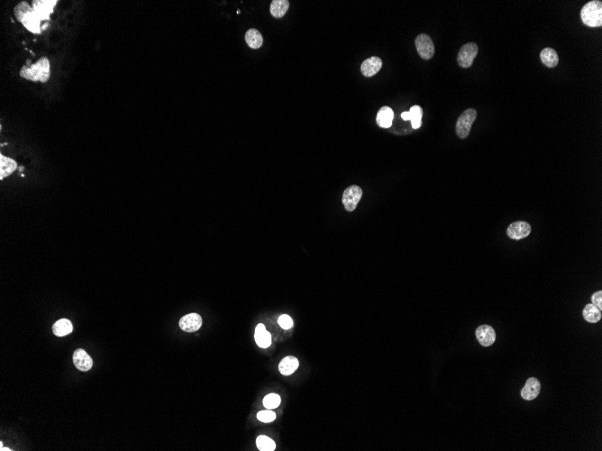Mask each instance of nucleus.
Here are the masks:
<instances>
[{
  "instance_id": "1",
  "label": "nucleus",
  "mask_w": 602,
  "mask_h": 451,
  "mask_svg": "<svg viewBox=\"0 0 602 451\" xmlns=\"http://www.w3.org/2000/svg\"><path fill=\"white\" fill-rule=\"evenodd\" d=\"M16 19L20 22L28 31L33 34H41V21L36 12L28 3L20 2L14 8Z\"/></svg>"
},
{
  "instance_id": "2",
  "label": "nucleus",
  "mask_w": 602,
  "mask_h": 451,
  "mask_svg": "<svg viewBox=\"0 0 602 451\" xmlns=\"http://www.w3.org/2000/svg\"><path fill=\"white\" fill-rule=\"evenodd\" d=\"M51 65L48 58L43 57L35 64L24 66L20 70V77L30 81L47 82L50 79Z\"/></svg>"
},
{
  "instance_id": "3",
  "label": "nucleus",
  "mask_w": 602,
  "mask_h": 451,
  "mask_svg": "<svg viewBox=\"0 0 602 451\" xmlns=\"http://www.w3.org/2000/svg\"><path fill=\"white\" fill-rule=\"evenodd\" d=\"M582 23L590 27H601L602 25V1H591L581 11Z\"/></svg>"
},
{
  "instance_id": "4",
  "label": "nucleus",
  "mask_w": 602,
  "mask_h": 451,
  "mask_svg": "<svg viewBox=\"0 0 602 451\" xmlns=\"http://www.w3.org/2000/svg\"><path fill=\"white\" fill-rule=\"evenodd\" d=\"M477 117V111L473 108L465 110L460 115L456 123V134L461 139L467 138L474 121Z\"/></svg>"
},
{
  "instance_id": "5",
  "label": "nucleus",
  "mask_w": 602,
  "mask_h": 451,
  "mask_svg": "<svg viewBox=\"0 0 602 451\" xmlns=\"http://www.w3.org/2000/svg\"><path fill=\"white\" fill-rule=\"evenodd\" d=\"M363 197V190L356 185L350 186L349 188L345 189L343 191V204L344 205V208L346 209L348 212H353L357 207L360 200Z\"/></svg>"
},
{
  "instance_id": "6",
  "label": "nucleus",
  "mask_w": 602,
  "mask_h": 451,
  "mask_svg": "<svg viewBox=\"0 0 602 451\" xmlns=\"http://www.w3.org/2000/svg\"><path fill=\"white\" fill-rule=\"evenodd\" d=\"M479 51V47L475 43H468L463 45L459 50L457 56L458 64L462 68H470L476 58Z\"/></svg>"
},
{
  "instance_id": "7",
  "label": "nucleus",
  "mask_w": 602,
  "mask_h": 451,
  "mask_svg": "<svg viewBox=\"0 0 602 451\" xmlns=\"http://www.w3.org/2000/svg\"><path fill=\"white\" fill-rule=\"evenodd\" d=\"M417 50L425 60H430L435 54V45L431 37L427 34H420L415 40Z\"/></svg>"
},
{
  "instance_id": "8",
  "label": "nucleus",
  "mask_w": 602,
  "mask_h": 451,
  "mask_svg": "<svg viewBox=\"0 0 602 451\" xmlns=\"http://www.w3.org/2000/svg\"><path fill=\"white\" fill-rule=\"evenodd\" d=\"M532 228L529 223L525 221H517L511 223L507 229L508 237L513 240H521L528 237L531 233Z\"/></svg>"
},
{
  "instance_id": "9",
  "label": "nucleus",
  "mask_w": 602,
  "mask_h": 451,
  "mask_svg": "<svg viewBox=\"0 0 602 451\" xmlns=\"http://www.w3.org/2000/svg\"><path fill=\"white\" fill-rule=\"evenodd\" d=\"M57 3V0H35L33 2V8L41 21L48 20Z\"/></svg>"
},
{
  "instance_id": "10",
  "label": "nucleus",
  "mask_w": 602,
  "mask_h": 451,
  "mask_svg": "<svg viewBox=\"0 0 602 451\" xmlns=\"http://www.w3.org/2000/svg\"><path fill=\"white\" fill-rule=\"evenodd\" d=\"M476 338L479 343L483 347H490L496 341V332L492 326L484 324L477 328Z\"/></svg>"
},
{
  "instance_id": "11",
  "label": "nucleus",
  "mask_w": 602,
  "mask_h": 451,
  "mask_svg": "<svg viewBox=\"0 0 602 451\" xmlns=\"http://www.w3.org/2000/svg\"><path fill=\"white\" fill-rule=\"evenodd\" d=\"M179 325L184 332H197L202 326V318L198 313H189L179 320Z\"/></svg>"
},
{
  "instance_id": "12",
  "label": "nucleus",
  "mask_w": 602,
  "mask_h": 451,
  "mask_svg": "<svg viewBox=\"0 0 602 451\" xmlns=\"http://www.w3.org/2000/svg\"><path fill=\"white\" fill-rule=\"evenodd\" d=\"M541 384L536 377L528 378L521 390V397L526 401H532L539 396Z\"/></svg>"
},
{
  "instance_id": "13",
  "label": "nucleus",
  "mask_w": 602,
  "mask_h": 451,
  "mask_svg": "<svg viewBox=\"0 0 602 451\" xmlns=\"http://www.w3.org/2000/svg\"><path fill=\"white\" fill-rule=\"evenodd\" d=\"M73 363L76 368L80 371L90 370L93 367V360L83 349H78L73 353Z\"/></svg>"
},
{
  "instance_id": "14",
  "label": "nucleus",
  "mask_w": 602,
  "mask_h": 451,
  "mask_svg": "<svg viewBox=\"0 0 602 451\" xmlns=\"http://www.w3.org/2000/svg\"><path fill=\"white\" fill-rule=\"evenodd\" d=\"M383 67V60L379 57H371L366 59L361 66V71L364 77H373L377 74Z\"/></svg>"
},
{
  "instance_id": "15",
  "label": "nucleus",
  "mask_w": 602,
  "mask_h": 451,
  "mask_svg": "<svg viewBox=\"0 0 602 451\" xmlns=\"http://www.w3.org/2000/svg\"><path fill=\"white\" fill-rule=\"evenodd\" d=\"M254 339H255L257 345L263 349L270 347L272 344V335L269 332L266 331L265 326L263 323H260L255 328Z\"/></svg>"
},
{
  "instance_id": "16",
  "label": "nucleus",
  "mask_w": 602,
  "mask_h": 451,
  "mask_svg": "<svg viewBox=\"0 0 602 451\" xmlns=\"http://www.w3.org/2000/svg\"><path fill=\"white\" fill-rule=\"evenodd\" d=\"M394 112L392 109L388 106H383L379 110L376 122L382 128H389L392 124Z\"/></svg>"
},
{
  "instance_id": "17",
  "label": "nucleus",
  "mask_w": 602,
  "mask_h": 451,
  "mask_svg": "<svg viewBox=\"0 0 602 451\" xmlns=\"http://www.w3.org/2000/svg\"><path fill=\"white\" fill-rule=\"evenodd\" d=\"M73 332L72 322L68 319H60L53 325V332L57 337H64Z\"/></svg>"
},
{
  "instance_id": "18",
  "label": "nucleus",
  "mask_w": 602,
  "mask_h": 451,
  "mask_svg": "<svg viewBox=\"0 0 602 451\" xmlns=\"http://www.w3.org/2000/svg\"><path fill=\"white\" fill-rule=\"evenodd\" d=\"M17 168V164L13 159L5 157L3 154L0 155V179L7 178L11 174L15 171Z\"/></svg>"
},
{
  "instance_id": "19",
  "label": "nucleus",
  "mask_w": 602,
  "mask_h": 451,
  "mask_svg": "<svg viewBox=\"0 0 602 451\" xmlns=\"http://www.w3.org/2000/svg\"><path fill=\"white\" fill-rule=\"evenodd\" d=\"M299 360L293 356L284 357L279 365V370L283 376H289L293 374L299 367Z\"/></svg>"
},
{
  "instance_id": "20",
  "label": "nucleus",
  "mask_w": 602,
  "mask_h": 451,
  "mask_svg": "<svg viewBox=\"0 0 602 451\" xmlns=\"http://www.w3.org/2000/svg\"><path fill=\"white\" fill-rule=\"evenodd\" d=\"M582 315L585 321L591 323L600 322L602 316V311L592 303H588L585 305L582 311Z\"/></svg>"
},
{
  "instance_id": "21",
  "label": "nucleus",
  "mask_w": 602,
  "mask_h": 451,
  "mask_svg": "<svg viewBox=\"0 0 602 451\" xmlns=\"http://www.w3.org/2000/svg\"><path fill=\"white\" fill-rule=\"evenodd\" d=\"M543 63L548 68H554L559 62L557 52L552 48H545L540 53Z\"/></svg>"
},
{
  "instance_id": "22",
  "label": "nucleus",
  "mask_w": 602,
  "mask_h": 451,
  "mask_svg": "<svg viewBox=\"0 0 602 451\" xmlns=\"http://www.w3.org/2000/svg\"><path fill=\"white\" fill-rule=\"evenodd\" d=\"M245 42L252 49H259L264 44L263 35L256 29H250L245 34Z\"/></svg>"
},
{
  "instance_id": "23",
  "label": "nucleus",
  "mask_w": 602,
  "mask_h": 451,
  "mask_svg": "<svg viewBox=\"0 0 602 451\" xmlns=\"http://www.w3.org/2000/svg\"><path fill=\"white\" fill-rule=\"evenodd\" d=\"M289 2L288 0H274L271 4V14L276 18L282 17L289 9Z\"/></svg>"
},
{
  "instance_id": "24",
  "label": "nucleus",
  "mask_w": 602,
  "mask_h": 451,
  "mask_svg": "<svg viewBox=\"0 0 602 451\" xmlns=\"http://www.w3.org/2000/svg\"><path fill=\"white\" fill-rule=\"evenodd\" d=\"M410 121H411V125L413 129H418L420 128L421 124H422V117H423V109L421 106L419 105H413L410 110Z\"/></svg>"
},
{
  "instance_id": "25",
  "label": "nucleus",
  "mask_w": 602,
  "mask_h": 451,
  "mask_svg": "<svg viewBox=\"0 0 602 451\" xmlns=\"http://www.w3.org/2000/svg\"><path fill=\"white\" fill-rule=\"evenodd\" d=\"M256 445L258 450L261 451H274L276 448V444L271 438L261 435L256 440Z\"/></svg>"
},
{
  "instance_id": "26",
  "label": "nucleus",
  "mask_w": 602,
  "mask_h": 451,
  "mask_svg": "<svg viewBox=\"0 0 602 451\" xmlns=\"http://www.w3.org/2000/svg\"><path fill=\"white\" fill-rule=\"evenodd\" d=\"M281 399L278 395L276 394H270L268 396L264 397V405L269 410H273L280 404Z\"/></svg>"
},
{
  "instance_id": "27",
  "label": "nucleus",
  "mask_w": 602,
  "mask_h": 451,
  "mask_svg": "<svg viewBox=\"0 0 602 451\" xmlns=\"http://www.w3.org/2000/svg\"><path fill=\"white\" fill-rule=\"evenodd\" d=\"M258 420L263 422H272L276 418V413L273 411H262L257 414Z\"/></svg>"
},
{
  "instance_id": "28",
  "label": "nucleus",
  "mask_w": 602,
  "mask_h": 451,
  "mask_svg": "<svg viewBox=\"0 0 602 451\" xmlns=\"http://www.w3.org/2000/svg\"><path fill=\"white\" fill-rule=\"evenodd\" d=\"M278 322H279V326L284 329V330H289V329L293 326L292 319L289 315H287V314H282L279 318Z\"/></svg>"
},
{
  "instance_id": "29",
  "label": "nucleus",
  "mask_w": 602,
  "mask_h": 451,
  "mask_svg": "<svg viewBox=\"0 0 602 451\" xmlns=\"http://www.w3.org/2000/svg\"><path fill=\"white\" fill-rule=\"evenodd\" d=\"M592 302L593 305L602 310V291H597L592 295Z\"/></svg>"
},
{
  "instance_id": "30",
  "label": "nucleus",
  "mask_w": 602,
  "mask_h": 451,
  "mask_svg": "<svg viewBox=\"0 0 602 451\" xmlns=\"http://www.w3.org/2000/svg\"><path fill=\"white\" fill-rule=\"evenodd\" d=\"M401 117H402V119H403L404 121H408V120H410V113H409V111L403 112V113L401 114Z\"/></svg>"
},
{
  "instance_id": "31",
  "label": "nucleus",
  "mask_w": 602,
  "mask_h": 451,
  "mask_svg": "<svg viewBox=\"0 0 602 451\" xmlns=\"http://www.w3.org/2000/svg\"><path fill=\"white\" fill-rule=\"evenodd\" d=\"M0 451H12V450H10V449H8V448H0Z\"/></svg>"
}]
</instances>
